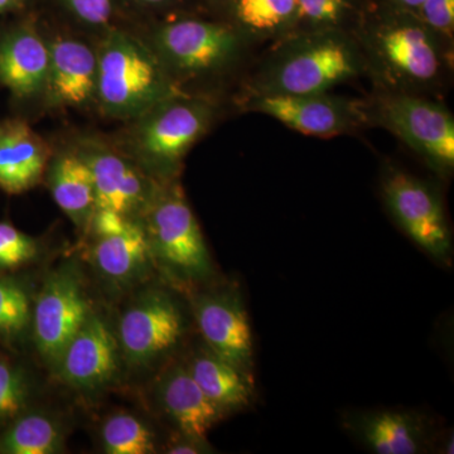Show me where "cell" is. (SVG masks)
<instances>
[{"label":"cell","mask_w":454,"mask_h":454,"mask_svg":"<svg viewBox=\"0 0 454 454\" xmlns=\"http://www.w3.org/2000/svg\"><path fill=\"white\" fill-rule=\"evenodd\" d=\"M352 33L376 90L426 95L450 74L453 47L414 13L380 4L360 18Z\"/></svg>","instance_id":"1"},{"label":"cell","mask_w":454,"mask_h":454,"mask_svg":"<svg viewBox=\"0 0 454 454\" xmlns=\"http://www.w3.org/2000/svg\"><path fill=\"white\" fill-rule=\"evenodd\" d=\"M361 74L365 61L354 33L293 32L276 41L245 97L321 94Z\"/></svg>","instance_id":"2"},{"label":"cell","mask_w":454,"mask_h":454,"mask_svg":"<svg viewBox=\"0 0 454 454\" xmlns=\"http://www.w3.org/2000/svg\"><path fill=\"white\" fill-rule=\"evenodd\" d=\"M182 92L157 51L124 32H113L104 42L98 53L95 92L104 112L140 118Z\"/></svg>","instance_id":"3"},{"label":"cell","mask_w":454,"mask_h":454,"mask_svg":"<svg viewBox=\"0 0 454 454\" xmlns=\"http://www.w3.org/2000/svg\"><path fill=\"white\" fill-rule=\"evenodd\" d=\"M366 103L369 124L385 128L442 175L454 168V118L427 95L376 90Z\"/></svg>","instance_id":"4"},{"label":"cell","mask_w":454,"mask_h":454,"mask_svg":"<svg viewBox=\"0 0 454 454\" xmlns=\"http://www.w3.org/2000/svg\"><path fill=\"white\" fill-rule=\"evenodd\" d=\"M143 216L155 264L182 282H197L210 276V254L181 187H158Z\"/></svg>","instance_id":"5"},{"label":"cell","mask_w":454,"mask_h":454,"mask_svg":"<svg viewBox=\"0 0 454 454\" xmlns=\"http://www.w3.org/2000/svg\"><path fill=\"white\" fill-rule=\"evenodd\" d=\"M215 107L207 100L176 95L145 115L134 134L137 153L149 168L167 176L175 173L191 146L210 127Z\"/></svg>","instance_id":"6"},{"label":"cell","mask_w":454,"mask_h":454,"mask_svg":"<svg viewBox=\"0 0 454 454\" xmlns=\"http://www.w3.org/2000/svg\"><path fill=\"white\" fill-rule=\"evenodd\" d=\"M247 41L235 28L200 20H179L155 35V51L172 73L197 76L229 67Z\"/></svg>","instance_id":"7"},{"label":"cell","mask_w":454,"mask_h":454,"mask_svg":"<svg viewBox=\"0 0 454 454\" xmlns=\"http://www.w3.org/2000/svg\"><path fill=\"white\" fill-rule=\"evenodd\" d=\"M247 112L264 114L286 127L317 138H331L369 124L365 101L328 92L307 95L244 97Z\"/></svg>","instance_id":"8"},{"label":"cell","mask_w":454,"mask_h":454,"mask_svg":"<svg viewBox=\"0 0 454 454\" xmlns=\"http://www.w3.org/2000/svg\"><path fill=\"white\" fill-rule=\"evenodd\" d=\"M381 190L387 207L405 234L424 252L444 262L450 255V232L437 191L422 179L387 166Z\"/></svg>","instance_id":"9"},{"label":"cell","mask_w":454,"mask_h":454,"mask_svg":"<svg viewBox=\"0 0 454 454\" xmlns=\"http://www.w3.org/2000/svg\"><path fill=\"white\" fill-rule=\"evenodd\" d=\"M184 318L181 307L168 293L160 289L145 292L119 319V348L131 365L154 363L181 340Z\"/></svg>","instance_id":"10"},{"label":"cell","mask_w":454,"mask_h":454,"mask_svg":"<svg viewBox=\"0 0 454 454\" xmlns=\"http://www.w3.org/2000/svg\"><path fill=\"white\" fill-rule=\"evenodd\" d=\"M90 309L80 278L73 268L51 274L33 309V333L42 356L56 365Z\"/></svg>","instance_id":"11"},{"label":"cell","mask_w":454,"mask_h":454,"mask_svg":"<svg viewBox=\"0 0 454 454\" xmlns=\"http://www.w3.org/2000/svg\"><path fill=\"white\" fill-rule=\"evenodd\" d=\"M193 312L206 346L238 369L252 372V330L239 293L234 289L199 295Z\"/></svg>","instance_id":"12"},{"label":"cell","mask_w":454,"mask_h":454,"mask_svg":"<svg viewBox=\"0 0 454 454\" xmlns=\"http://www.w3.org/2000/svg\"><path fill=\"white\" fill-rule=\"evenodd\" d=\"M79 154L91 170L97 208L134 220L145 214L158 186L138 167L100 145H89Z\"/></svg>","instance_id":"13"},{"label":"cell","mask_w":454,"mask_h":454,"mask_svg":"<svg viewBox=\"0 0 454 454\" xmlns=\"http://www.w3.org/2000/svg\"><path fill=\"white\" fill-rule=\"evenodd\" d=\"M118 339L103 317L90 312L80 330L67 343L56 366L62 380L82 390L107 384L119 363Z\"/></svg>","instance_id":"14"},{"label":"cell","mask_w":454,"mask_h":454,"mask_svg":"<svg viewBox=\"0 0 454 454\" xmlns=\"http://www.w3.org/2000/svg\"><path fill=\"white\" fill-rule=\"evenodd\" d=\"M50 151L41 137L20 119L0 122V188L20 195L40 184Z\"/></svg>","instance_id":"15"},{"label":"cell","mask_w":454,"mask_h":454,"mask_svg":"<svg viewBox=\"0 0 454 454\" xmlns=\"http://www.w3.org/2000/svg\"><path fill=\"white\" fill-rule=\"evenodd\" d=\"M158 399L179 432L206 439L223 411L203 394L186 366L169 367L158 382Z\"/></svg>","instance_id":"16"},{"label":"cell","mask_w":454,"mask_h":454,"mask_svg":"<svg viewBox=\"0 0 454 454\" xmlns=\"http://www.w3.org/2000/svg\"><path fill=\"white\" fill-rule=\"evenodd\" d=\"M50 49L29 28H17L0 38V82L20 98L32 97L47 85Z\"/></svg>","instance_id":"17"},{"label":"cell","mask_w":454,"mask_h":454,"mask_svg":"<svg viewBox=\"0 0 454 454\" xmlns=\"http://www.w3.org/2000/svg\"><path fill=\"white\" fill-rule=\"evenodd\" d=\"M47 85L66 106H83L97 92L98 55L79 41L59 40L49 46Z\"/></svg>","instance_id":"18"},{"label":"cell","mask_w":454,"mask_h":454,"mask_svg":"<svg viewBox=\"0 0 454 454\" xmlns=\"http://www.w3.org/2000/svg\"><path fill=\"white\" fill-rule=\"evenodd\" d=\"M186 367L200 389L223 414L252 403V375L227 363L207 346L193 352Z\"/></svg>","instance_id":"19"},{"label":"cell","mask_w":454,"mask_h":454,"mask_svg":"<svg viewBox=\"0 0 454 454\" xmlns=\"http://www.w3.org/2000/svg\"><path fill=\"white\" fill-rule=\"evenodd\" d=\"M91 259L98 273L114 286L136 282L153 262L145 227L137 220L121 234L98 238Z\"/></svg>","instance_id":"20"},{"label":"cell","mask_w":454,"mask_h":454,"mask_svg":"<svg viewBox=\"0 0 454 454\" xmlns=\"http://www.w3.org/2000/svg\"><path fill=\"white\" fill-rule=\"evenodd\" d=\"M355 429L379 454L420 453L426 444L422 419L408 411H385L356 418Z\"/></svg>","instance_id":"21"},{"label":"cell","mask_w":454,"mask_h":454,"mask_svg":"<svg viewBox=\"0 0 454 454\" xmlns=\"http://www.w3.org/2000/svg\"><path fill=\"white\" fill-rule=\"evenodd\" d=\"M50 188L59 207L79 227H90L97 211L94 179L79 153L59 155L50 170Z\"/></svg>","instance_id":"22"},{"label":"cell","mask_w":454,"mask_h":454,"mask_svg":"<svg viewBox=\"0 0 454 454\" xmlns=\"http://www.w3.org/2000/svg\"><path fill=\"white\" fill-rule=\"evenodd\" d=\"M235 28L247 42H274L297 27V0H234Z\"/></svg>","instance_id":"23"},{"label":"cell","mask_w":454,"mask_h":454,"mask_svg":"<svg viewBox=\"0 0 454 454\" xmlns=\"http://www.w3.org/2000/svg\"><path fill=\"white\" fill-rule=\"evenodd\" d=\"M64 433L53 418L29 413L17 418L0 437V453L53 454L62 450Z\"/></svg>","instance_id":"24"},{"label":"cell","mask_w":454,"mask_h":454,"mask_svg":"<svg viewBox=\"0 0 454 454\" xmlns=\"http://www.w3.org/2000/svg\"><path fill=\"white\" fill-rule=\"evenodd\" d=\"M101 443L109 454H149L155 452V435L138 417L115 413L106 418L100 430Z\"/></svg>","instance_id":"25"},{"label":"cell","mask_w":454,"mask_h":454,"mask_svg":"<svg viewBox=\"0 0 454 454\" xmlns=\"http://www.w3.org/2000/svg\"><path fill=\"white\" fill-rule=\"evenodd\" d=\"M294 32L348 31L356 8L352 0H297ZM351 32V31H349Z\"/></svg>","instance_id":"26"},{"label":"cell","mask_w":454,"mask_h":454,"mask_svg":"<svg viewBox=\"0 0 454 454\" xmlns=\"http://www.w3.org/2000/svg\"><path fill=\"white\" fill-rule=\"evenodd\" d=\"M31 318L29 297L20 284L0 279V334L25 330Z\"/></svg>","instance_id":"27"},{"label":"cell","mask_w":454,"mask_h":454,"mask_svg":"<svg viewBox=\"0 0 454 454\" xmlns=\"http://www.w3.org/2000/svg\"><path fill=\"white\" fill-rule=\"evenodd\" d=\"M28 387L22 372L0 358V423L16 419L25 408Z\"/></svg>","instance_id":"28"},{"label":"cell","mask_w":454,"mask_h":454,"mask_svg":"<svg viewBox=\"0 0 454 454\" xmlns=\"http://www.w3.org/2000/svg\"><path fill=\"white\" fill-rule=\"evenodd\" d=\"M37 245L28 235L8 223H0V269H16L31 262Z\"/></svg>","instance_id":"29"},{"label":"cell","mask_w":454,"mask_h":454,"mask_svg":"<svg viewBox=\"0 0 454 454\" xmlns=\"http://www.w3.org/2000/svg\"><path fill=\"white\" fill-rule=\"evenodd\" d=\"M415 16L453 47L454 0H424Z\"/></svg>","instance_id":"30"},{"label":"cell","mask_w":454,"mask_h":454,"mask_svg":"<svg viewBox=\"0 0 454 454\" xmlns=\"http://www.w3.org/2000/svg\"><path fill=\"white\" fill-rule=\"evenodd\" d=\"M71 12L92 26L106 25L113 13V0H65Z\"/></svg>","instance_id":"31"},{"label":"cell","mask_w":454,"mask_h":454,"mask_svg":"<svg viewBox=\"0 0 454 454\" xmlns=\"http://www.w3.org/2000/svg\"><path fill=\"white\" fill-rule=\"evenodd\" d=\"M133 221L134 219H129L109 208H97L90 226L94 230L97 238H106V236L121 234Z\"/></svg>","instance_id":"32"},{"label":"cell","mask_w":454,"mask_h":454,"mask_svg":"<svg viewBox=\"0 0 454 454\" xmlns=\"http://www.w3.org/2000/svg\"><path fill=\"white\" fill-rule=\"evenodd\" d=\"M182 439L173 442L167 450L170 454H193L210 452V447L206 443V439L190 437L182 434Z\"/></svg>","instance_id":"33"},{"label":"cell","mask_w":454,"mask_h":454,"mask_svg":"<svg viewBox=\"0 0 454 454\" xmlns=\"http://www.w3.org/2000/svg\"><path fill=\"white\" fill-rule=\"evenodd\" d=\"M424 0H384L382 5L396 9V11L409 12V13H415L423 4Z\"/></svg>","instance_id":"34"},{"label":"cell","mask_w":454,"mask_h":454,"mask_svg":"<svg viewBox=\"0 0 454 454\" xmlns=\"http://www.w3.org/2000/svg\"><path fill=\"white\" fill-rule=\"evenodd\" d=\"M23 0H0V14L18 7Z\"/></svg>","instance_id":"35"},{"label":"cell","mask_w":454,"mask_h":454,"mask_svg":"<svg viewBox=\"0 0 454 454\" xmlns=\"http://www.w3.org/2000/svg\"><path fill=\"white\" fill-rule=\"evenodd\" d=\"M140 2L149 5H160L164 4V3H168L169 0H140Z\"/></svg>","instance_id":"36"}]
</instances>
